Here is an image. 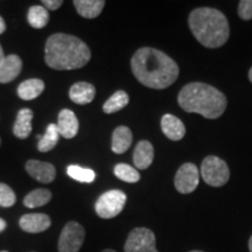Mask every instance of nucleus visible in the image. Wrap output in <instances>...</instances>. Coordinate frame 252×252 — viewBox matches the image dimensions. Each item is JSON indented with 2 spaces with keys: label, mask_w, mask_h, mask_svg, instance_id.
I'll use <instances>...</instances> for the list:
<instances>
[{
  "label": "nucleus",
  "mask_w": 252,
  "mask_h": 252,
  "mask_svg": "<svg viewBox=\"0 0 252 252\" xmlns=\"http://www.w3.org/2000/svg\"><path fill=\"white\" fill-rule=\"evenodd\" d=\"M131 68L141 84L151 89H166L179 77V67L168 55L150 47L138 49L132 56Z\"/></svg>",
  "instance_id": "nucleus-1"
},
{
  "label": "nucleus",
  "mask_w": 252,
  "mask_h": 252,
  "mask_svg": "<svg viewBox=\"0 0 252 252\" xmlns=\"http://www.w3.org/2000/svg\"><path fill=\"white\" fill-rule=\"evenodd\" d=\"M91 59L90 48L81 39L64 33L48 37L45 47V61L55 70H74L83 68Z\"/></svg>",
  "instance_id": "nucleus-2"
},
{
  "label": "nucleus",
  "mask_w": 252,
  "mask_h": 252,
  "mask_svg": "<svg viewBox=\"0 0 252 252\" xmlns=\"http://www.w3.org/2000/svg\"><path fill=\"white\" fill-rule=\"evenodd\" d=\"M179 105L189 113H198L208 119H217L226 109L225 96L207 83L193 82L182 88L178 96Z\"/></svg>",
  "instance_id": "nucleus-3"
},
{
  "label": "nucleus",
  "mask_w": 252,
  "mask_h": 252,
  "mask_svg": "<svg viewBox=\"0 0 252 252\" xmlns=\"http://www.w3.org/2000/svg\"><path fill=\"white\" fill-rule=\"evenodd\" d=\"M188 24L195 39L207 48H219L229 39L228 19L216 8L200 7L194 9L189 14Z\"/></svg>",
  "instance_id": "nucleus-4"
},
{
  "label": "nucleus",
  "mask_w": 252,
  "mask_h": 252,
  "mask_svg": "<svg viewBox=\"0 0 252 252\" xmlns=\"http://www.w3.org/2000/svg\"><path fill=\"white\" fill-rule=\"evenodd\" d=\"M200 174L204 182L213 187H222L230 178V171L226 162L215 156H209L203 160Z\"/></svg>",
  "instance_id": "nucleus-5"
},
{
  "label": "nucleus",
  "mask_w": 252,
  "mask_h": 252,
  "mask_svg": "<svg viewBox=\"0 0 252 252\" xmlns=\"http://www.w3.org/2000/svg\"><path fill=\"white\" fill-rule=\"evenodd\" d=\"M126 200H127V196L124 191L113 189L100 195L94 203V210L100 219H113L123 212Z\"/></svg>",
  "instance_id": "nucleus-6"
},
{
  "label": "nucleus",
  "mask_w": 252,
  "mask_h": 252,
  "mask_svg": "<svg viewBox=\"0 0 252 252\" xmlns=\"http://www.w3.org/2000/svg\"><path fill=\"white\" fill-rule=\"evenodd\" d=\"M86 238V230L76 220H70L62 229L59 238V252H78Z\"/></svg>",
  "instance_id": "nucleus-7"
},
{
  "label": "nucleus",
  "mask_w": 252,
  "mask_h": 252,
  "mask_svg": "<svg viewBox=\"0 0 252 252\" xmlns=\"http://www.w3.org/2000/svg\"><path fill=\"white\" fill-rule=\"evenodd\" d=\"M124 252H159L156 235L151 229L134 228L126 238Z\"/></svg>",
  "instance_id": "nucleus-8"
},
{
  "label": "nucleus",
  "mask_w": 252,
  "mask_h": 252,
  "mask_svg": "<svg viewBox=\"0 0 252 252\" xmlns=\"http://www.w3.org/2000/svg\"><path fill=\"white\" fill-rule=\"evenodd\" d=\"M200 182V172L191 162L184 163L178 169L174 179L175 189L181 194H190L197 188Z\"/></svg>",
  "instance_id": "nucleus-9"
},
{
  "label": "nucleus",
  "mask_w": 252,
  "mask_h": 252,
  "mask_svg": "<svg viewBox=\"0 0 252 252\" xmlns=\"http://www.w3.org/2000/svg\"><path fill=\"white\" fill-rule=\"evenodd\" d=\"M25 168L32 178L41 184H50L55 180L56 169L49 162L39 161V160H28Z\"/></svg>",
  "instance_id": "nucleus-10"
},
{
  "label": "nucleus",
  "mask_w": 252,
  "mask_h": 252,
  "mask_svg": "<svg viewBox=\"0 0 252 252\" xmlns=\"http://www.w3.org/2000/svg\"><path fill=\"white\" fill-rule=\"evenodd\" d=\"M21 230L30 234H40L52 225V220L46 214H26L19 220Z\"/></svg>",
  "instance_id": "nucleus-11"
},
{
  "label": "nucleus",
  "mask_w": 252,
  "mask_h": 252,
  "mask_svg": "<svg viewBox=\"0 0 252 252\" xmlns=\"http://www.w3.org/2000/svg\"><path fill=\"white\" fill-rule=\"evenodd\" d=\"M58 128L60 135L64 137L65 139H71L78 133V119L74 112L69 109H63L59 115Z\"/></svg>",
  "instance_id": "nucleus-12"
},
{
  "label": "nucleus",
  "mask_w": 252,
  "mask_h": 252,
  "mask_svg": "<svg viewBox=\"0 0 252 252\" xmlns=\"http://www.w3.org/2000/svg\"><path fill=\"white\" fill-rule=\"evenodd\" d=\"M23 69V61L18 55L11 54L6 56L0 63V83H8L19 76Z\"/></svg>",
  "instance_id": "nucleus-13"
},
{
  "label": "nucleus",
  "mask_w": 252,
  "mask_h": 252,
  "mask_svg": "<svg viewBox=\"0 0 252 252\" xmlns=\"http://www.w3.org/2000/svg\"><path fill=\"white\" fill-rule=\"evenodd\" d=\"M96 96V89L91 83L88 82H77L72 84L69 90V97L74 103L78 105H86L94 100Z\"/></svg>",
  "instance_id": "nucleus-14"
},
{
  "label": "nucleus",
  "mask_w": 252,
  "mask_h": 252,
  "mask_svg": "<svg viewBox=\"0 0 252 252\" xmlns=\"http://www.w3.org/2000/svg\"><path fill=\"white\" fill-rule=\"evenodd\" d=\"M161 130L168 139L173 141L181 140L186 134V127L180 119L175 116L167 115L161 118Z\"/></svg>",
  "instance_id": "nucleus-15"
},
{
  "label": "nucleus",
  "mask_w": 252,
  "mask_h": 252,
  "mask_svg": "<svg viewBox=\"0 0 252 252\" xmlns=\"http://www.w3.org/2000/svg\"><path fill=\"white\" fill-rule=\"evenodd\" d=\"M154 159V149L147 140H141L135 146L133 152V162L138 169H146L152 165Z\"/></svg>",
  "instance_id": "nucleus-16"
},
{
  "label": "nucleus",
  "mask_w": 252,
  "mask_h": 252,
  "mask_svg": "<svg viewBox=\"0 0 252 252\" xmlns=\"http://www.w3.org/2000/svg\"><path fill=\"white\" fill-rule=\"evenodd\" d=\"M132 132L127 126H118L112 133L111 150L116 154H123L130 149L132 144Z\"/></svg>",
  "instance_id": "nucleus-17"
},
{
  "label": "nucleus",
  "mask_w": 252,
  "mask_h": 252,
  "mask_svg": "<svg viewBox=\"0 0 252 252\" xmlns=\"http://www.w3.org/2000/svg\"><path fill=\"white\" fill-rule=\"evenodd\" d=\"M32 119H33V111L31 109H21L18 112L13 126V133L19 139H26L32 132Z\"/></svg>",
  "instance_id": "nucleus-18"
},
{
  "label": "nucleus",
  "mask_w": 252,
  "mask_h": 252,
  "mask_svg": "<svg viewBox=\"0 0 252 252\" xmlns=\"http://www.w3.org/2000/svg\"><path fill=\"white\" fill-rule=\"evenodd\" d=\"M74 6L81 17L94 19L102 13L105 1L104 0H75Z\"/></svg>",
  "instance_id": "nucleus-19"
},
{
  "label": "nucleus",
  "mask_w": 252,
  "mask_h": 252,
  "mask_svg": "<svg viewBox=\"0 0 252 252\" xmlns=\"http://www.w3.org/2000/svg\"><path fill=\"white\" fill-rule=\"evenodd\" d=\"M45 90V83L40 78H31L24 81L18 87V96L24 100H32L39 97Z\"/></svg>",
  "instance_id": "nucleus-20"
},
{
  "label": "nucleus",
  "mask_w": 252,
  "mask_h": 252,
  "mask_svg": "<svg viewBox=\"0 0 252 252\" xmlns=\"http://www.w3.org/2000/svg\"><path fill=\"white\" fill-rule=\"evenodd\" d=\"M60 137V132L58 128V125L55 124H49L47 127L46 133L43 135H37V150L40 152H49L58 145Z\"/></svg>",
  "instance_id": "nucleus-21"
},
{
  "label": "nucleus",
  "mask_w": 252,
  "mask_h": 252,
  "mask_svg": "<svg viewBox=\"0 0 252 252\" xmlns=\"http://www.w3.org/2000/svg\"><path fill=\"white\" fill-rule=\"evenodd\" d=\"M52 200V191L48 189L39 188L35 190L31 191L30 194H27L24 198V204L27 208H39L42 206H46L47 203H49V201Z\"/></svg>",
  "instance_id": "nucleus-22"
},
{
  "label": "nucleus",
  "mask_w": 252,
  "mask_h": 252,
  "mask_svg": "<svg viewBox=\"0 0 252 252\" xmlns=\"http://www.w3.org/2000/svg\"><path fill=\"white\" fill-rule=\"evenodd\" d=\"M27 20L32 27L40 30V28H43L48 24L49 13L43 6L34 5L28 9Z\"/></svg>",
  "instance_id": "nucleus-23"
},
{
  "label": "nucleus",
  "mask_w": 252,
  "mask_h": 252,
  "mask_svg": "<svg viewBox=\"0 0 252 252\" xmlns=\"http://www.w3.org/2000/svg\"><path fill=\"white\" fill-rule=\"evenodd\" d=\"M130 102V97L124 90H118L104 103L103 111L105 113H115L119 110L124 109Z\"/></svg>",
  "instance_id": "nucleus-24"
},
{
  "label": "nucleus",
  "mask_w": 252,
  "mask_h": 252,
  "mask_svg": "<svg viewBox=\"0 0 252 252\" xmlns=\"http://www.w3.org/2000/svg\"><path fill=\"white\" fill-rule=\"evenodd\" d=\"M115 175L118 179H121L122 181L128 182V184H135L140 180V174L137 169L130 165H126V163H118L116 165L115 169Z\"/></svg>",
  "instance_id": "nucleus-25"
},
{
  "label": "nucleus",
  "mask_w": 252,
  "mask_h": 252,
  "mask_svg": "<svg viewBox=\"0 0 252 252\" xmlns=\"http://www.w3.org/2000/svg\"><path fill=\"white\" fill-rule=\"evenodd\" d=\"M67 174L70 176L74 180L80 182H86V184H90L96 178V173L93 169L83 168V167L77 165H70L67 167Z\"/></svg>",
  "instance_id": "nucleus-26"
},
{
  "label": "nucleus",
  "mask_w": 252,
  "mask_h": 252,
  "mask_svg": "<svg viewBox=\"0 0 252 252\" xmlns=\"http://www.w3.org/2000/svg\"><path fill=\"white\" fill-rule=\"evenodd\" d=\"M17 201V196L9 186L6 184H0V207L9 208Z\"/></svg>",
  "instance_id": "nucleus-27"
},
{
  "label": "nucleus",
  "mask_w": 252,
  "mask_h": 252,
  "mask_svg": "<svg viewBox=\"0 0 252 252\" xmlns=\"http://www.w3.org/2000/svg\"><path fill=\"white\" fill-rule=\"evenodd\" d=\"M238 15L243 20L252 19V0H241L238 4Z\"/></svg>",
  "instance_id": "nucleus-28"
},
{
  "label": "nucleus",
  "mask_w": 252,
  "mask_h": 252,
  "mask_svg": "<svg viewBox=\"0 0 252 252\" xmlns=\"http://www.w3.org/2000/svg\"><path fill=\"white\" fill-rule=\"evenodd\" d=\"M42 4L46 6L47 9H50V11H55V9L61 7L63 1H62V0H43Z\"/></svg>",
  "instance_id": "nucleus-29"
},
{
  "label": "nucleus",
  "mask_w": 252,
  "mask_h": 252,
  "mask_svg": "<svg viewBox=\"0 0 252 252\" xmlns=\"http://www.w3.org/2000/svg\"><path fill=\"white\" fill-rule=\"evenodd\" d=\"M5 30H6V24H5L4 19L0 17V35H1V34L4 33Z\"/></svg>",
  "instance_id": "nucleus-30"
},
{
  "label": "nucleus",
  "mask_w": 252,
  "mask_h": 252,
  "mask_svg": "<svg viewBox=\"0 0 252 252\" xmlns=\"http://www.w3.org/2000/svg\"><path fill=\"white\" fill-rule=\"evenodd\" d=\"M6 226H7V223H6V220L0 219V232L4 231V230L6 229Z\"/></svg>",
  "instance_id": "nucleus-31"
},
{
  "label": "nucleus",
  "mask_w": 252,
  "mask_h": 252,
  "mask_svg": "<svg viewBox=\"0 0 252 252\" xmlns=\"http://www.w3.org/2000/svg\"><path fill=\"white\" fill-rule=\"evenodd\" d=\"M5 58H6V56L4 54V50H2V47H1V45H0V63L4 61Z\"/></svg>",
  "instance_id": "nucleus-32"
},
{
  "label": "nucleus",
  "mask_w": 252,
  "mask_h": 252,
  "mask_svg": "<svg viewBox=\"0 0 252 252\" xmlns=\"http://www.w3.org/2000/svg\"><path fill=\"white\" fill-rule=\"evenodd\" d=\"M249 251L252 252V236L250 237V239H249Z\"/></svg>",
  "instance_id": "nucleus-33"
},
{
  "label": "nucleus",
  "mask_w": 252,
  "mask_h": 252,
  "mask_svg": "<svg viewBox=\"0 0 252 252\" xmlns=\"http://www.w3.org/2000/svg\"><path fill=\"white\" fill-rule=\"evenodd\" d=\"M249 80H250V82L252 83V68L250 69V71H249Z\"/></svg>",
  "instance_id": "nucleus-34"
},
{
  "label": "nucleus",
  "mask_w": 252,
  "mask_h": 252,
  "mask_svg": "<svg viewBox=\"0 0 252 252\" xmlns=\"http://www.w3.org/2000/svg\"><path fill=\"white\" fill-rule=\"evenodd\" d=\"M102 252H117V251L112 250V249H105V250H103Z\"/></svg>",
  "instance_id": "nucleus-35"
},
{
  "label": "nucleus",
  "mask_w": 252,
  "mask_h": 252,
  "mask_svg": "<svg viewBox=\"0 0 252 252\" xmlns=\"http://www.w3.org/2000/svg\"><path fill=\"white\" fill-rule=\"evenodd\" d=\"M189 252H203V251H200V250H193V251H189Z\"/></svg>",
  "instance_id": "nucleus-36"
},
{
  "label": "nucleus",
  "mask_w": 252,
  "mask_h": 252,
  "mask_svg": "<svg viewBox=\"0 0 252 252\" xmlns=\"http://www.w3.org/2000/svg\"><path fill=\"white\" fill-rule=\"evenodd\" d=\"M0 252H8V251H5V250H4V251H0Z\"/></svg>",
  "instance_id": "nucleus-37"
},
{
  "label": "nucleus",
  "mask_w": 252,
  "mask_h": 252,
  "mask_svg": "<svg viewBox=\"0 0 252 252\" xmlns=\"http://www.w3.org/2000/svg\"><path fill=\"white\" fill-rule=\"evenodd\" d=\"M0 144H1V139H0Z\"/></svg>",
  "instance_id": "nucleus-38"
}]
</instances>
